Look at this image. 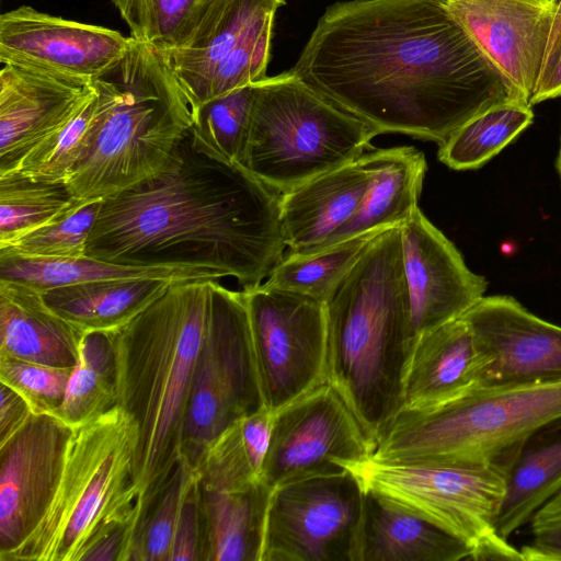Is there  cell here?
Here are the masks:
<instances>
[{
	"label": "cell",
	"instance_id": "6da1fadb",
	"mask_svg": "<svg viewBox=\"0 0 561 561\" xmlns=\"http://www.w3.org/2000/svg\"><path fill=\"white\" fill-rule=\"evenodd\" d=\"M290 70L378 134L438 145L492 106L526 103L445 0L335 2Z\"/></svg>",
	"mask_w": 561,
	"mask_h": 561
},
{
	"label": "cell",
	"instance_id": "7a4b0ae2",
	"mask_svg": "<svg viewBox=\"0 0 561 561\" xmlns=\"http://www.w3.org/2000/svg\"><path fill=\"white\" fill-rule=\"evenodd\" d=\"M280 194L199 148L191 128L157 175L103 198L85 256L264 282L287 249Z\"/></svg>",
	"mask_w": 561,
	"mask_h": 561
},
{
	"label": "cell",
	"instance_id": "3957f363",
	"mask_svg": "<svg viewBox=\"0 0 561 561\" xmlns=\"http://www.w3.org/2000/svg\"><path fill=\"white\" fill-rule=\"evenodd\" d=\"M213 279L172 283L134 320L112 332L117 405L138 430L134 481L141 518L182 459Z\"/></svg>",
	"mask_w": 561,
	"mask_h": 561
},
{
	"label": "cell",
	"instance_id": "277c9868",
	"mask_svg": "<svg viewBox=\"0 0 561 561\" xmlns=\"http://www.w3.org/2000/svg\"><path fill=\"white\" fill-rule=\"evenodd\" d=\"M328 382L376 442L403 405L417 335L402 265L400 227L367 244L325 301Z\"/></svg>",
	"mask_w": 561,
	"mask_h": 561
},
{
	"label": "cell",
	"instance_id": "5b68a950",
	"mask_svg": "<svg viewBox=\"0 0 561 561\" xmlns=\"http://www.w3.org/2000/svg\"><path fill=\"white\" fill-rule=\"evenodd\" d=\"M91 84L88 142L66 182L80 201L105 198L160 173L192 125L164 56L133 38L123 58Z\"/></svg>",
	"mask_w": 561,
	"mask_h": 561
},
{
	"label": "cell",
	"instance_id": "8992f818",
	"mask_svg": "<svg viewBox=\"0 0 561 561\" xmlns=\"http://www.w3.org/2000/svg\"><path fill=\"white\" fill-rule=\"evenodd\" d=\"M561 416V378L477 386L454 399L402 407L371 459L398 465H479L515 457L522 442Z\"/></svg>",
	"mask_w": 561,
	"mask_h": 561
},
{
	"label": "cell",
	"instance_id": "52a82bcc",
	"mask_svg": "<svg viewBox=\"0 0 561 561\" xmlns=\"http://www.w3.org/2000/svg\"><path fill=\"white\" fill-rule=\"evenodd\" d=\"M137 439L136 422L117 404L71 427L55 495L13 561H83L118 527L133 524L137 533Z\"/></svg>",
	"mask_w": 561,
	"mask_h": 561
},
{
	"label": "cell",
	"instance_id": "ba28073f",
	"mask_svg": "<svg viewBox=\"0 0 561 561\" xmlns=\"http://www.w3.org/2000/svg\"><path fill=\"white\" fill-rule=\"evenodd\" d=\"M253 87L241 165L279 194L357 160L379 135L291 70Z\"/></svg>",
	"mask_w": 561,
	"mask_h": 561
},
{
	"label": "cell",
	"instance_id": "9c48e42d",
	"mask_svg": "<svg viewBox=\"0 0 561 561\" xmlns=\"http://www.w3.org/2000/svg\"><path fill=\"white\" fill-rule=\"evenodd\" d=\"M515 457L479 465H398L368 459L351 467L363 489L436 525L477 561H524L495 528Z\"/></svg>",
	"mask_w": 561,
	"mask_h": 561
},
{
	"label": "cell",
	"instance_id": "30bf717a",
	"mask_svg": "<svg viewBox=\"0 0 561 561\" xmlns=\"http://www.w3.org/2000/svg\"><path fill=\"white\" fill-rule=\"evenodd\" d=\"M262 408L243 294L213 279L207 325L185 420L182 458L198 471L208 445L232 422Z\"/></svg>",
	"mask_w": 561,
	"mask_h": 561
},
{
	"label": "cell",
	"instance_id": "8fae6325",
	"mask_svg": "<svg viewBox=\"0 0 561 561\" xmlns=\"http://www.w3.org/2000/svg\"><path fill=\"white\" fill-rule=\"evenodd\" d=\"M241 291L263 403L275 413L328 381L325 304L264 283Z\"/></svg>",
	"mask_w": 561,
	"mask_h": 561
},
{
	"label": "cell",
	"instance_id": "7c38bea8",
	"mask_svg": "<svg viewBox=\"0 0 561 561\" xmlns=\"http://www.w3.org/2000/svg\"><path fill=\"white\" fill-rule=\"evenodd\" d=\"M364 489L350 470L273 488L261 561H356Z\"/></svg>",
	"mask_w": 561,
	"mask_h": 561
},
{
	"label": "cell",
	"instance_id": "4fadbf2b",
	"mask_svg": "<svg viewBox=\"0 0 561 561\" xmlns=\"http://www.w3.org/2000/svg\"><path fill=\"white\" fill-rule=\"evenodd\" d=\"M374 449L356 415L327 381L274 413L263 482L273 489L348 470L370 459Z\"/></svg>",
	"mask_w": 561,
	"mask_h": 561
},
{
	"label": "cell",
	"instance_id": "5bb4252c",
	"mask_svg": "<svg viewBox=\"0 0 561 561\" xmlns=\"http://www.w3.org/2000/svg\"><path fill=\"white\" fill-rule=\"evenodd\" d=\"M70 433L71 427L53 415H33L0 446V561H13L45 515Z\"/></svg>",
	"mask_w": 561,
	"mask_h": 561
},
{
	"label": "cell",
	"instance_id": "9a60e30c",
	"mask_svg": "<svg viewBox=\"0 0 561 561\" xmlns=\"http://www.w3.org/2000/svg\"><path fill=\"white\" fill-rule=\"evenodd\" d=\"M130 37L21 5L0 15V62L92 82L126 54Z\"/></svg>",
	"mask_w": 561,
	"mask_h": 561
},
{
	"label": "cell",
	"instance_id": "2e32d148",
	"mask_svg": "<svg viewBox=\"0 0 561 561\" xmlns=\"http://www.w3.org/2000/svg\"><path fill=\"white\" fill-rule=\"evenodd\" d=\"M462 317L481 356L478 386L561 378V327L511 296H483Z\"/></svg>",
	"mask_w": 561,
	"mask_h": 561
},
{
	"label": "cell",
	"instance_id": "e0dca14e",
	"mask_svg": "<svg viewBox=\"0 0 561 561\" xmlns=\"http://www.w3.org/2000/svg\"><path fill=\"white\" fill-rule=\"evenodd\" d=\"M403 273L419 335L462 316L484 296L486 280L472 272L454 243L417 208L400 226Z\"/></svg>",
	"mask_w": 561,
	"mask_h": 561
},
{
	"label": "cell",
	"instance_id": "ac0fdd59",
	"mask_svg": "<svg viewBox=\"0 0 561 561\" xmlns=\"http://www.w3.org/2000/svg\"><path fill=\"white\" fill-rule=\"evenodd\" d=\"M445 2L482 51L530 105L545 66L553 22L552 1Z\"/></svg>",
	"mask_w": 561,
	"mask_h": 561
},
{
	"label": "cell",
	"instance_id": "d6986e66",
	"mask_svg": "<svg viewBox=\"0 0 561 561\" xmlns=\"http://www.w3.org/2000/svg\"><path fill=\"white\" fill-rule=\"evenodd\" d=\"M94 93L88 81L3 65L0 70V176L16 172L26 154L68 124Z\"/></svg>",
	"mask_w": 561,
	"mask_h": 561
},
{
	"label": "cell",
	"instance_id": "ffe728a7",
	"mask_svg": "<svg viewBox=\"0 0 561 561\" xmlns=\"http://www.w3.org/2000/svg\"><path fill=\"white\" fill-rule=\"evenodd\" d=\"M370 181L365 153L280 194V225L288 251L322 244L356 211Z\"/></svg>",
	"mask_w": 561,
	"mask_h": 561
},
{
	"label": "cell",
	"instance_id": "44dd1931",
	"mask_svg": "<svg viewBox=\"0 0 561 561\" xmlns=\"http://www.w3.org/2000/svg\"><path fill=\"white\" fill-rule=\"evenodd\" d=\"M481 366L462 316L419 335L407 368L402 407L439 403L466 393L479 385Z\"/></svg>",
	"mask_w": 561,
	"mask_h": 561
},
{
	"label": "cell",
	"instance_id": "7402d4cb",
	"mask_svg": "<svg viewBox=\"0 0 561 561\" xmlns=\"http://www.w3.org/2000/svg\"><path fill=\"white\" fill-rule=\"evenodd\" d=\"M83 335L39 290L0 279V357L73 368Z\"/></svg>",
	"mask_w": 561,
	"mask_h": 561
},
{
	"label": "cell",
	"instance_id": "603a6c76",
	"mask_svg": "<svg viewBox=\"0 0 561 561\" xmlns=\"http://www.w3.org/2000/svg\"><path fill=\"white\" fill-rule=\"evenodd\" d=\"M365 158L370 181L362 202L353 216L314 249L367 232L400 227L419 208L427 169L421 150L414 147L379 148L366 152Z\"/></svg>",
	"mask_w": 561,
	"mask_h": 561
},
{
	"label": "cell",
	"instance_id": "cb8c5ba5",
	"mask_svg": "<svg viewBox=\"0 0 561 561\" xmlns=\"http://www.w3.org/2000/svg\"><path fill=\"white\" fill-rule=\"evenodd\" d=\"M285 0H215L191 38L162 54L193 108L206 101L218 65L262 15L276 11Z\"/></svg>",
	"mask_w": 561,
	"mask_h": 561
},
{
	"label": "cell",
	"instance_id": "d4e9b609",
	"mask_svg": "<svg viewBox=\"0 0 561 561\" xmlns=\"http://www.w3.org/2000/svg\"><path fill=\"white\" fill-rule=\"evenodd\" d=\"M470 549L436 525L364 489L356 561H460Z\"/></svg>",
	"mask_w": 561,
	"mask_h": 561
},
{
	"label": "cell",
	"instance_id": "484cf974",
	"mask_svg": "<svg viewBox=\"0 0 561 561\" xmlns=\"http://www.w3.org/2000/svg\"><path fill=\"white\" fill-rule=\"evenodd\" d=\"M561 490V416L531 432L519 445L506 477L495 518L499 534L510 536Z\"/></svg>",
	"mask_w": 561,
	"mask_h": 561
},
{
	"label": "cell",
	"instance_id": "4316f807",
	"mask_svg": "<svg viewBox=\"0 0 561 561\" xmlns=\"http://www.w3.org/2000/svg\"><path fill=\"white\" fill-rule=\"evenodd\" d=\"M174 282L180 280L160 277L100 280L42 294L54 311L83 333L114 332L147 309Z\"/></svg>",
	"mask_w": 561,
	"mask_h": 561
},
{
	"label": "cell",
	"instance_id": "83f0119b",
	"mask_svg": "<svg viewBox=\"0 0 561 561\" xmlns=\"http://www.w3.org/2000/svg\"><path fill=\"white\" fill-rule=\"evenodd\" d=\"M272 490L264 482L234 492L202 486L203 561H261Z\"/></svg>",
	"mask_w": 561,
	"mask_h": 561
},
{
	"label": "cell",
	"instance_id": "f1b7e54d",
	"mask_svg": "<svg viewBox=\"0 0 561 561\" xmlns=\"http://www.w3.org/2000/svg\"><path fill=\"white\" fill-rule=\"evenodd\" d=\"M142 277L175 280L222 278L215 272L199 268L130 266L89 256L33 257L0 251V279L22 283L41 293L81 283Z\"/></svg>",
	"mask_w": 561,
	"mask_h": 561
},
{
	"label": "cell",
	"instance_id": "f546056e",
	"mask_svg": "<svg viewBox=\"0 0 561 561\" xmlns=\"http://www.w3.org/2000/svg\"><path fill=\"white\" fill-rule=\"evenodd\" d=\"M273 417L264 407L232 422L208 445L198 469L203 489L234 492L263 482Z\"/></svg>",
	"mask_w": 561,
	"mask_h": 561
},
{
	"label": "cell",
	"instance_id": "4dcf8cb0",
	"mask_svg": "<svg viewBox=\"0 0 561 561\" xmlns=\"http://www.w3.org/2000/svg\"><path fill=\"white\" fill-rule=\"evenodd\" d=\"M117 404L112 332L84 333L65 398L55 417L76 427Z\"/></svg>",
	"mask_w": 561,
	"mask_h": 561
},
{
	"label": "cell",
	"instance_id": "1f68e13d",
	"mask_svg": "<svg viewBox=\"0 0 561 561\" xmlns=\"http://www.w3.org/2000/svg\"><path fill=\"white\" fill-rule=\"evenodd\" d=\"M382 231L367 232L325 248L288 251L263 283L325 304L358 261L367 244Z\"/></svg>",
	"mask_w": 561,
	"mask_h": 561
},
{
	"label": "cell",
	"instance_id": "d6a6232c",
	"mask_svg": "<svg viewBox=\"0 0 561 561\" xmlns=\"http://www.w3.org/2000/svg\"><path fill=\"white\" fill-rule=\"evenodd\" d=\"M534 121L531 106L512 101L492 106L439 144L438 159L454 170L478 169L496 156Z\"/></svg>",
	"mask_w": 561,
	"mask_h": 561
},
{
	"label": "cell",
	"instance_id": "836d02e7",
	"mask_svg": "<svg viewBox=\"0 0 561 561\" xmlns=\"http://www.w3.org/2000/svg\"><path fill=\"white\" fill-rule=\"evenodd\" d=\"M215 0H112L134 41L165 54L182 47Z\"/></svg>",
	"mask_w": 561,
	"mask_h": 561
},
{
	"label": "cell",
	"instance_id": "e575fe53",
	"mask_svg": "<svg viewBox=\"0 0 561 561\" xmlns=\"http://www.w3.org/2000/svg\"><path fill=\"white\" fill-rule=\"evenodd\" d=\"M253 98L252 83L191 108L195 144L214 157L241 165Z\"/></svg>",
	"mask_w": 561,
	"mask_h": 561
},
{
	"label": "cell",
	"instance_id": "d590c367",
	"mask_svg": "<svg viewBox=\"0 0 561 561\" xmlns=\"http://www.w3.org/2000/svg\"><path fill=\"white\" fill-rule=\"evenodd\" d=\"M75 199L66 183L33 180L19 172L0 176V244L50 221Z\"/></svg>",
	"mask_w": 561,
	"mask_h": 561
},
{
	"label": "cell",
	"instance_id": "8d00e7d4",
	"mask_svg": "<svg viewBox=\"0 0 561 561\" xmlns=\"http://www.w3.org/2000/svg\"><path fill=\"white\" fill-rule=\"evenodd\" d=\"M103 198L75 199L58 216L12 241L0 251L33 257L70 259L85 256L88 238Z\"/></svg>",
	"mask_w": 561,
	"mask_h": 561
},
{
	"label": "cell",
	"instance_id": "74e56055",
	"mask_svg": "<svg viewBox=\"0 0 561 561\" xmlns=\"http://www.w3.org/2000/svg\"><path fill=\"white\" fill-rule=\"evenodd\" d=\"M198 471L182 458L138 526L130 561H169L186 489Z\"/></svg>",
	"mask_w": 561,
	"mask_h": 561
},
{
	"label": "cell",
	"instance_id": "f35d334b",
	"mask_svg": "<svg viewBox=\"0 0 561 561\" xmlns=\"http://www.w3.org/2000/svg\"><path fill=\"white\" fill-rule=\"evenodd\" d=\"M94 104L95 93L68 124L34 147L16 172L33 180L66 183L85 149Z\"/></svg>",
	"mask_w": 561,
	"mask_h": 561
},
{
	"label": "cell",
	"instance_id": "ab89813d",
	"mask_svg": "<svg viewBox=\"0 0 561 561\" xmlns=\"http://www.w3.org/2000/svg\"><path fill=\"white\" fill-rule=\"evenodd\" d=\"M275 14L276 11H272L257 19L218 65L205 102L267 77Z\"/></svg>",
	"mask_w": 561,
	"mask_h": 561
},
{
	"label": "cell",
	"instance_id": "60d3db41",
	"mask_svg": "<svg viewBox=\"0 0 561 561\" xmlns=\"http://www.w3.org/2000/svg\"><path fill=\"white\" fill-rule=\"evenodd\" d=\"M72 368L0 357V383L28 403L34 415H55L61 405Z\"/></svg>",
	"mask_w": 561,
	"mask_h": 561
},
{
	"label": "cell",
	"instance_id": "b9f144b4",
	"mask_svg": "<svg viewBox=\"0 0 561 561\" xmlns=\"http://www.w3.org/2000/svg\"><path fill=\"white\" fill-rule=\"evenodd\" d=\"M203 560V512L199 473L190 482L179 515L169 561Z\"/></svg>",
	"mask_w": 561,
	"mask_h": 561
},
{
	"label": "cell",
	"instance_id": "7bdbcfd3",
	"mask_svg": "<svg viewBox=\"0 0 561 561\" xmlns=\"http://www.w3.org/2000/svg\"><path fill=\"white\" fill-rule=\"evenodd\" d=\"M530 539L519 550L524 561H561V490L529 519Z\"/></svg>",
	"mask_w": 561,
	"mask_h": 561
},
{
	"label": "cell",
	"instance_id": "ee69618b",
	"mask_svg": "<svg viewBox=\"0 0 561 561\" xmlns=\"http://www.w3.org/2000/svg\"><path fill=\"white\" fill-rule=\"evenodd\" d=\"M0 446L4 445L34 415L28 403L12 388L0 386Z\"/></svg>",
	"mask_w": 561,
	"mask_h": 561
},
{
	"label": "cell",
	"instance_id": "f6af8a7d",
	"mask_svg": "<svg viewBox=\"0 0 561 561\" xmlns=\"http://www.w3.org/2000/svg\"><path fill=\"white\" fill-rule=\"evenodd\" d=\"M561 96V47L550 67L540 77L530 105Z\"/></svg>",
	"mask_w": 561,
	"mask_h": 561
},
{
	"label": "cell",
	"instance_id": "bcb514c9",
	"mask_svg": "<svg viewBox=\"0 0 561 561\" xmlns=\"http://www.w3.org/2000/svg\"><path fill=\"white\" fill-rule=\"evenodd\" d=\"M553 5V22L541 76L550 67L554 56L561 47V0H551ZM540 76V77H541Z\"/></svg>",
	"mask_w": 561,
	"mask_h": 561
},
{
	"label": "cell",
	"instance_id": "7dc6e473",
	"mask_svg": "<svg viewBox=\"0 0 561 561\" xmlns=\"http://www.w3.org/2000/svg\"><path fill=\"white\" fill-rule=\"evenodd\" d=\"M557 169H558V172H559L560 179H561V139H560L559 154H558V159H557Z\"/></svg>",
	"mask_w": 561,
	"mask_h": 561
}]
</instances>
